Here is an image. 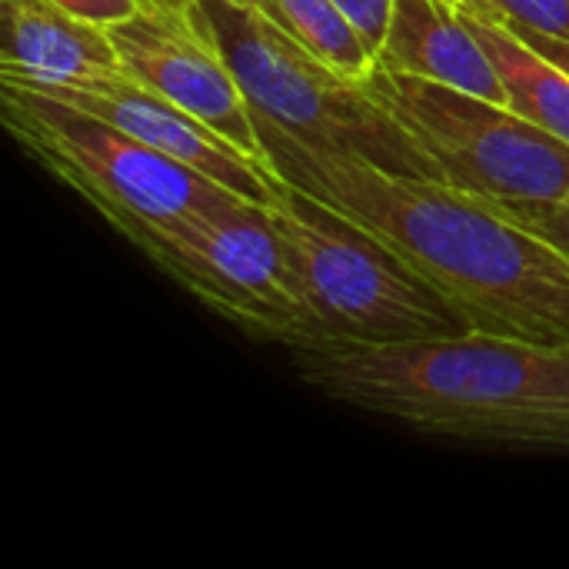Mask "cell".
<instances>
[{
    "label": "cell",
    "mask_w": 569,
    "mask_h": 569,
    "mask_svg": "<svg viewBox=\"0 0 569 569\" xmlns=\"http://www.w3.org/2000/svg\"><path fill=\"white\" fill-rule=\"evenodd\" d=\"M493 17V13H490ZM500 20V17H497ZM520 40H527L533 50H540L547 60H553L557 67H563L569 73V40H560V37H553V33H543V30H533V27H523V23H510V20H503Z\"/></svg>",
    "instance_id": "ac0fdd59"
},
{
    "label": "cell",
    "mask_w": 569,
    "mask_h": 569,
    "mask_svg": "<svg viewBox=\"0 0 569 569\" xmlns=\"http://www.w3.org/2000/svg\"><path fill=\"white\" fill-rule=\"evenodd\" d=\"M497 217L520 223L533 237L547 240L569 260V193L547 200H503V197H480Z\"/></svg>",
    "instance_id": "5bb4252c"
},
{
    "label": "cell",
    "mask_w": 569,
    "mask_h": 569,
    "mask_svg": "<svg viewBox=\"0 0 569 569\" xmlns=\"http://www.w3.org/2000/svg\"><path fill=\"white\" fill-rule=\"evenodd\" d=\"M0 103L17 143L73 187L113 230L163 223L240 197L117 123L20 83L0 80Z\"/></svg>",
    "instance_id": "8992f818"
},
{
    "label": "cell",
    "mask_w": 569,
    "mask_h": 569,
    "mask_svg": "<svg viewBox=\"0 0 569 569\" xmlns=\"http://www.w3.org/2000/svg\"><path fill=\"white\" fill-rule=\"evenodd\" d=\"M257 7L343 77L363 80L377 67V53L337 0H257Z\"/></svg>",
    "instance_id": "4fadbf2b"
},
{
    "label": "cell",
    "mask_w": 569,
    "mask_h": 569,
    "mask_svg": "<svg viewBox=\"0 0 569 569\" xmlns=\"http://www.w3.org/2000/svg\"><path fill=\"white\" fill-rule=\"evenodd\" d=\"M3 3L0 73L23 80H90L123 73L107 27L60 10L50 0Z\"/></svg>",
    "instance_id": "8fae6325"
},
{
    "label": "cell",
    "mask_w": 569,
    "mask_h": 569,
    "mask_svg": "<svg viewBox=\"0 0 569 569\" xmlns=\"http://www.w3.org/2000/svg\"><path fill=\"white\" fill-rule=\"evenodd\" d=\"M377 67L427 77L510 107L490 53L453 0H393Z\"/></svg>",
    "instance_id": "30bf717a"
},
{
    "label": "cell",
    "mask_w": 569,
    "mask_h": 569,
    "mask_svg": "<svg viewBox=\"0 0 569 569\" xmlns=\"http://www.w3.org/2000/svg\"><path fill=\"white\" fill-rule=\"evenodd\" d=\"M50 3H57L60 10L77 13L90 23H100V27L120 23L143 7V0H50Z\"/></svg>",
    "instance_id": "e0dca14e"
},
{
    "label": "cell",
    "mask_w": 569,
    "mask_h": 569,
    "mask_svg": "<svg viewBox=\"0 0 569 569\" xmlns=\"http://www.w3.org/2000/svg\"><path fill=\"white\" fill-rule=\"evenodd\" d=\"M117 233L247 333L283 343L293 353L327 350V337L267 207L233 197L207 210L150 227L133 223Z\"/></svg>",
    "instance_id": "5b68a950"
},
{
    "label": "cell",
    "mask_w": 569,
    "mask_h": 569,
    "mask_svg": "<svg viewBox=\"0 0 569 569\" xmlns=\"http://www.w3.org/2000/svg\"><path fill=\"white\" fill-rule=\"evenodd\" d=\"M0 80L20 83L27 90H37L43 97L103 117L120 130L133 133L137 140L163 150L167 157L213 177L217 183H223L227 190L240 193L250 203L267 207V200L283 183L270 163L247 157L230 140H223L213 127H207L200 117L170 103L167 97L143 87L130 73H110L90 80H23V77L0 73Z\"/></svg>",
    "instance_id": "9c48e42d"
},
{
    "label": "cell",
    "mask_w": 569,
    "mask_h": 569,
    "mask_svg": "<svg viewBox=\"0 0 569 569\" xmlns=\"http://www.w3.org/2000/svg\"><path fill=\"white\" fill-rule=\"evenodd\" d=\"M157 3H187V0H157Z\"/></svg>",
    "instance_id": "d6986e66"
},
{
    "label": "cell",
    "mask_w": 569,
    "mask_h": 569,
    "mask_svg": "<svg viewBox=\"0 0 569 569\" xmlns=\"http://www.w3.org/2000/svg\"><path fill=\"white\" fill-rule=\"evenodd\" d=\"M297 373L330 400L420 433L569 447V340L537 343L470 330L297 353Z\"/></svg>",
    "instance_id": "7a4b0ae2"
},
{
    "label": "cell",
    "mask_w": 569,
    "mask_h": 569,
    "mask_svg": "<svg viewBox=\"0 0 569 569\" xmlns=\"http://www.w3.org/2000/svg\"><path fill=\"white\" fill-rule=\"evenodd\" d=\"M267 213L290 250L327 350L460 337L473 330L390 247L287 180L267 200Z\"/></svg>",
    "instance_id": "277c9868"
},
{
    "label": "cell",
    "mask_w": 569,
    "mask_h": 569,
    "mask_svg": "<svg viewBox=\"0 0 569 569\" xmlns=\"http://www.w3.org/2000/svg\"><path fill=\"white\" fill-rule=\"evenodd\" d=\"M240 3H257V0H240Z\"/></svg>",
    "instance_id": "ffe728a7"
},
{
    "label": "cell",
    "mask_w": 569,
    "mask_h": 569,
    "mask_svg": "<svg viewBox=\"0 0 569 569\" xmlns=\"http://www.w3.org/2000/svg\"><path fill=\"white\" fill-rule=\"evenodd\" d=\"M460 3H470L500 20L523 23V27L569 40V0H460Z\"/></svg>",
    "instance_id": "9a60e30c"
},
{
    "label": "cell",
    "mask_w": 569,
    "mask_h": 569,
    "mask_svg": "<svg viewBox=\"0 0 569 569\" xmlns=\"http://www.w3.org/2000/svg\"><path fill=\"white\" fill-rule=\"evenodd\" d=\"M253 123L267 163L290 187L390 247L473 330L567 343L569 260L557 247L467 190L310 147L263 117Z\"/></svg>",
    "instance_id": "6da1fadb"
},
{
    "label": "cell",
    "mask_w": 569,
    "mask_h": 569,
    "mask_svg": "<svg viewBox=\"0 0 569 569\" xmlns=\"http://www.w3.org/2000/svg\"><path fill=\"white\" fill-rule=\"evenodd\" d=\"M360 87L417 140L443 183L503 200L569 193V143L513 107L387 67Z\"/></svg>",
    "instance_id": "52a82bcc"
},
{
    "label": "cell",
    "mask_w": 569,
    "mask_h": 569,
    "mask_svg": "<svg viewBox=\"0 0 569 569\" xmlns=\"http://www.w3.org/2000/svg\"><path fill=\"white\" fill-rule=\"evenodd\" d=\"M190 10L230 63L253 117L277 123L310 147L350 153L390 173L443 183L437 163L360 87V80H350L313 57L257 3L190 0Z\"/></svg>",
    "instance_id": "3957f363"
},
{
    "label": "cell",
    "mask_w": 569,
    "mask_h": 569,
    "mask_svg": "<svg viewBox=\"0 0 569 569\" xmlns=\"http://www.w3.org/2000/svg\"><path fill=\"white\" fill-rule=\"evenodd\" d=\"M340 10L357 23V30L363 33V40L370 43L373 53H380V43L387 37V27H390V10H393V0H337Z\"/></svg>",
    "instance_id": "2e32d148"
},
{
    "label": "cell",
    "mask_w": 569,
    "mask_h": 569,
    "mask_svg": "<svg viewBox=\"0 0 569 569\" xmlns=\"http://www.w3.org/2000/svg\"><path fill=\"white\" fill-rule=\"evenodd\" d=\"M107 33L117 47L123 73L200 117L247 157L267 163L250 103L220 47L193 17L190 0H143L133 17L110 23Z\"/></svg>",
    "instance_id": "ba28073f"
},
{
    "label": "cell",
    "mask_w": 569,
    "mask_h": 569,
    "mask_svg": "<svg viewBox=\"0 0 569 569\" xmlns=\"http://www.w3.org/2000/svg\"><path fill=\"white\" fill-rule=\"evenodd\" d=\"M463 13L467 27L477 33L483 50L490 53L510 107L533 120L537 127L550 130L553 137L569 143V73L547 60L540 50H533L527 40H520L503 20L490 17L487 10H477L470 3L453 0Z\"/></svg>",
    "instance_id": "7c38bea8"
}]
</instances>
